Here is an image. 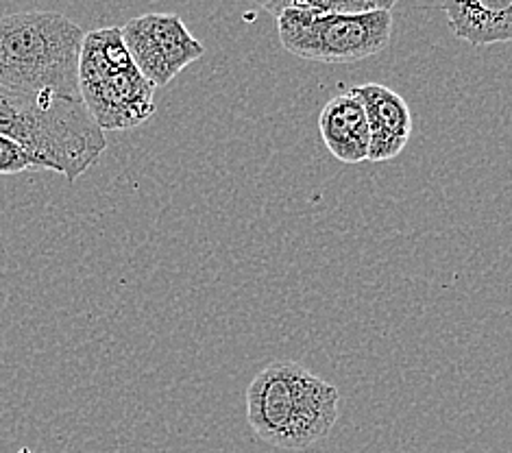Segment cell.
Here are the masks:
<instances>
[{
  "label": "cell",
  "mask_w": 512,
  "mask_h": 453,
  "mask_svg": "<svg viewBox=\"0 0 512 453\" xmlns=\"http://www.w3.org/2000/svg\"><path fill=\"white\" fill-rule=\"evenodd\" d=\"M0 136L18 144L35 170L68 181L90 170L107 149L105 133L81 99L29 94L0 83Z\"/></svg>",
  "instance_id": "1"
},
{
  "label": "cell",
  "mask_w": 512,
  "mask_h": 453,
  "mask_svg": "<svg viewBox=\"0 0 512 453\" xmlns=\"http://www.w3.org/2000/svg\"><path fill=\"white\" fill-rule=\"evenodd\" d=\"M340 393L306 366L271 362L247 388V421L264 443L279 449H308L338 421Z\"/></svg>",
  "instance_id": "2"
},
{
  "label": "cell",
  "mask_w": 512,
  "mask_h": 453,
  "mask_svg": "<svg viewBox=\"0 0 512 453\" xmlns=\"http://www.w3.org/2000/svg\"><path fill=\"white\" fill-rule=\"evenodd\" d=\"M85 33L55 11L0 18V83L29 94L81 99L79 57Z\"/></svg>",
  "instance_id": "3"
},
{
  "label": "cell",
  "mask_w": 512,
  "mask_h": 453,
  "mask_svg": "<svg viewBox=\"0 0 512 453\" xmlns=\"http://www.w3.org/2000/svg\"><path fill=\"white\" fill-rule=\"evenodd\" d=\"M279 40L288 53L321 64H356L382 53L393 35V9L340 14L319 20L279 16Z\"/></svg>",
  "instance_id": "4"
},
{
  "label": "cell",
  "mask_w": 512,
  "mask_h": 453,
  "mask_svg": "<svg viewBox=\"0 0 512 453\" xmlns=\"http://www.w3.org/2000/svg\"><path fill=\"white\" fill-rule=\"evenodd\" d=\"M120 29L133 64L155 88H166L205 53L203 44L175 14H144Z\"/></svg>",
  "instance_id": "5"
},
{
  "label": "cell",
  "mask_w": 512,
  "mask_h": 453,
  "mask_svg": "<svg viewBox=\"0 0 512 453\" xmlns=\"http://www.w3.org/2000/svg\"><path fill=\"white\" fill-rule=\"evenodd\" d=\"M155 90L133 61L79 77L81 101L103 133L133 129L149 120L155 114Z\"/></svg>",
  "instance_id": "6"
},
{
  "label": "cell",
  "mask_w": 512,
  "mask_h": 453,
  "mask_svg": "<svg viewBox=\"0 0 512 453\" xmlns=\"http://www.w3.org/2000/svg\"><path fill=\"white\" fill-rule=\"evenodd\" d=\"M360 96L369 118L371 162H388L406 149L412 133V112L401 96L380 83H367L353 88Z\"/></svg>",
  "instance_id": "7"
},
{
  "label": "cell",
  "mask_w": 512,
  "mask_h": 453,
  "mask_svg": "<svg viewBox=\"0 0 512 453\" xmlns=\"http://www.w3.org/2000/svg\"><path fill=\"white\" fill-rule=\"evenodd\" d=\"M321 138L338 162L360 164L369 159V118L360 96L351 90L329 99L319 114Z\"/></svg>",
  "instance_id": "8"
},
{
  "label": "cell",
  "mask_w": 512,
  "mask_h": 453,
  "mask_svg": "<svg viewBox=\"0 0 512 453\" xmlns=\"http://www.w3.org/2000/svg\"><path fill=\"white\" fill-rule=\"evenodd\" d=\"M458 40L471 46L512 42V0L441 3Z\"/></svg>",
  "instance_id": "9"
},
{
  "label": "cell",
  "mask_w": 512,
  "mask_h": 453,
  "mask_svg": "<svg viewBox=\"0 0 512 453\" xmlns=\"http://www.w3.org/2000/svg\"><path fill=\"white\" fill-rule=\"evenodd\" d=\"M24 170H35L29 155L18 144L0 136V175H18Z\"/></svg>",
  "instance_id": "10"
}]
</instances>
